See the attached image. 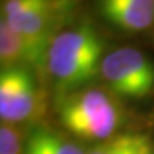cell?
I'll use <instances>...</instances> for the list:
<instances>
[{
	"label": "cell",
	"mask_w": 154,
	"mask_h": 154,
	"mask_svg": "<svg viewBox=\"0 0 154 154\" xmlns=\"http://www.w3.org/2000/svg\"><path fill=\"white\" fill-rule=\"evenodd\" d=\"M89 154H154V149L145 135L119 134L98 144Z\"/></svg>",
	"instance_id": "obj_8"
},
{
	"label": "cell",
	"mask_w": 154,
	"mask_h": 154,
	"mask_svg": "<svg viewBox=\"0 0 154 154\" xmlns=\"http://www.w3.org/2000/svg\"><path fill=\"white\" fill-rule=\"evenodd\" d=\"M72 7V0H7L3 18L22 35L51 41L57 25Z\"/></svg>",
	"instance_id": "obj_5"
},
{
	"label": "cell",
	"mask_w": 154,
	"mask_h": 154,
	"mask_svg": "<svg viewBox=\"0 0 154 154\" xmlns=\"http://www.w3.org/2000/svg\"><path fill=\"white\" fill-rule=\"evenodd\" d=\"M104 42L89 22L54 36L48 50L46 66L57 85L75 90L90 82L100 72Z\"/></svg>",
	"instance_id": "obj_1"
},
{
	"label": "cell",
	"mask_w": 154,
	"mask_h": 154,
	"mask_svg": "<svg viewBox=\"0 0 154 154\" xmlns=\"http://www.w3.org/2000/svg\"><path fill=\"white\" fill-rule=\"evenodd\" d=\"M45 95L30 68L7 67L0 73V117L5 123L36 119L44 112Z\"/></svg>",
	"instance_id": "obj_4"
},
{
	"label": "cell",
	"mask_w": 154,
	"mask_h": 154,
	"mask_svg": "<svg viewBox=\"0 0 154 154\" xmlns=\"http://www.w3.org/2000/svg\"><path fill=\"white\" fill-rule=\"evenodd\" d=\"M22 135L12 123L0 127V154H23Z\"/></svg>",
	"instance_id": "obj_9"
},
{
	"label": "cell",
	"mask_w": 154,
	"mask_h": 154,
	"mask_svg": "<svg viewBox=\"0 0 154 154\" xmlns=\"http://www.w3.org/2000/svg\"><path fill=\"white\" fill-rule=\"evenodd\" d=\"M51 41L22 35L9 26L2 17L0 21V62L7 67H42L46 63Z\"/></svg>",
	"instance_id": "obj_6"
},
{
	"label": "cell",
	"mask_w": 154,
	"mask_h": 154,
	"mask_svg": "<svg viewBox=\"0 0 154 154\" xmlns=\"http://www.w3.org/2000/svg\"><path fill=\"white\" fill-rule=\"evenodd\" d=\"M58 114L71 134L85 140H107L121 122L119 109L109 96L96 89L77 90L62 98Z\"/></svg>",
	"instance_id": "obj_2"
},
{
	"label": "cell",
	"mask_w": 154,
	"mask_h": 154,
	"mask_svg": "<svg viewBox=\"0 0 154 154\" xmlns=\"http://www.w3.org/2000/svg\"><path fill=\"white\" fill-rule=\"evenodd\" d=\"M102 16L116 27L139 32L154 22V0H99Z\"/></svg>",
	"instance_id": "obj_7"
},
{
	"label": "cell",
	"mask_w": 154,
	"mask_h": 154,
	"mask_svg": "<svg viewBox=\"0 0 154 154\" xmlns=\"http://www.w3.org/2000/svg\"><path fill=\"white\" fill-rule=\"evenodd\" d=\"M100 73L109 89L122 98L143 99L154 90V63L134 48H121L107 54Z\"/></svg>",
	"instance_id": "obj_3"
},
{
	"label": "cell",
	"mask_w": 154,
	"mask_h": 154,
	"mask_svg": "<svg viewBox=\"0 0 154 154\" xmlns=\"http://www.w3.org/2000/svg\"><path fill=\"white\" fill-rule=\"evenodd\" d=\"M23 154H53L48 144L45 143L44 137H42L40 128L33 131L31 136L28 137Z\"/></svg>",
	"instance_id": "obj_11"
},
{
	"label": "cell",
	"mask_w": 154,
	"mask_h": 154,
	"mask_svg": "<svg viewBox=\"0 0 154 154\" xmlns=\"http://www.w3.org/2000/svg\"><path fill=\"white\" fill-rule=\"evenodd\" d=\"M40 130L42 137H44L45 143L48 144V146H49L53 154H84L79 146L67 141L59 134L48 128H40Z\"/></svg>",
	"instance_id": "obj_10"
}]
</instances>
